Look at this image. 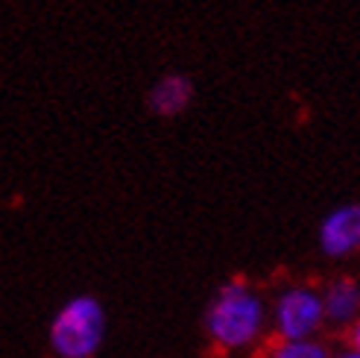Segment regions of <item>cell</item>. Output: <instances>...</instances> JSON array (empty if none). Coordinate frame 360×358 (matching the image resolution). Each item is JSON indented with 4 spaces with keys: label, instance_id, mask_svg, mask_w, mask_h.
I'll use <instances>...</instances> for the list:
<instances>
[{
    "label": "cell",
    "instance_id": "cell-1",
    "mask_svg": "<svg viewBox=\"0 0 360 358\" xmlns=\"http://www.w3.org/2000/svg\"><path fill=\"white\" fill-rule=\"evenodd\" d=\"M208 344L223 355L252 352L266 344L269 300L243 276L226 279L202 311Z\"/></svg>",
    "mask_w": 360,
    "mask_h": 358
},
{
    "label": "cell",
    "instance_id": "cell-2",
    "mask_svg": "<svg viewBox=\"0 0 360 358\" xmlns=\"http://www.w3.org/2000/svg\"><path fill=\"white\" fill-rule=\"evenodd\" d=\"M109 332V314L94 294H74L53 311L47 323V347L53 358H97Z\"/></svg>",
    "mask_w": 360,
    "mask_h": 358
},
{
    "label": "cell",
    "instance_id": "cell-3",
    "mask_svg": "<svg viewBox=\"0 0 360 358\" xmlns=\"http://www.w3.org/2000/svg\"><path fill=\"white\" fill-rule=\"evenodd\" d=\"M326 329V309L322 291L311 282H290L269 300V335L278 341H304L322 338Z\"/></svg>",
    "mask_w": 360,
    "mask_h": 358
},
{
    "label": "cell",
    "instance_id": "cell-4",
    "mask_svg": "<svg viewBox=\"0 0 360 358\" xmlns=\"http://www.w3.org/2000/svg\"><path fill=\"white\" fill-rule=\"evenodd\" d=\"M316 247L331 261H343L360 253V203L349 200L328 209L316 226Z\"/></svg>",
    "mask_w": 360,
    "mask_h": 358
},
{
    "label": "cell",
    "instance_id": "cell-5",
    "mask_svg": "<svg viewBox=\"0 0 360 358\" xmlns=\"http://www.w3.org/2000/svg\"><path fill=\"white\" fill-rule=\"evenodd\" d=\"M193 80L182 70H167V74H161L150 88H147V109L155 115V118H179L182 112L191 109L193 103Z\"/></svg>",
    "mask_w": 360,
    "mask_h": 358
},
{
    "label": "cell",
    "instance_id": "cell-6",
    "mask_svg": "<svg viewBox=\"0 0 360 358\" xmlns=\"http://www.w3.org/2000/svg\"><path fill=\"white\" fill-rule=\"evenodd\" d=\"M319 291L322 309H326V326L349 332L360 320V282L354 276H334Z\"/></svg>",
    "mask_w": 360,
    "mask_h": 358
},
{
    "label": "cell",
    "instance_id": "cell-7",
    "mask_svg": "<svg viewBox=\"0 0 360 358\" xmlns=\"http://www.w3.org/2000/svg\"><path fill=\"white\" fill-rule=\"evenodd\" d=\"M261 358H334V350L322 338H304V341H266L261 347Z\"/></svg>",
    "mask_w": 360,
    "mask_h": 358
},
{
    "label": "cell",
    "instance_id": "cell-8",
    "mask_svg": "<svg viewBox=\"0 0 360 358\" xmlns=\"http://www.w3.org/2000/svg\"><path fill=\"white\" fill-rule=\"evenodd\" d=\"M346 344H349L352 350H357V352H360V320H357V323L346 332Z\"/></svg>",
    "mask_w": 360,
    "mask_h": 358
},
{
    "label": "cell",
    "instance_id": "cell-9",
    "mask_svg": "<svg viewBox=\"0 0 360 358\" xmlns=\"http://www.w3.org/2000/svg\"><path fill=\"white\" fill-rule=\"evenodd\" d=\"M334 358H360V352H357V350H352V347L346 344L343 350H334Z\"/></svg>",
    "mask_w": 360,
    "mask_h": 358
}]
</instances>
